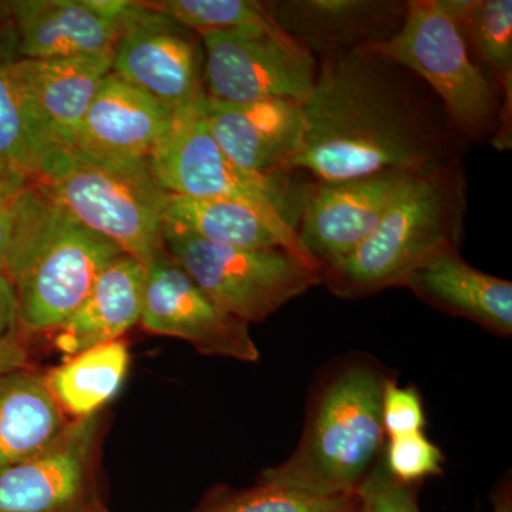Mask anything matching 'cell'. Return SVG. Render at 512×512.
I'll list each match as a JSON object with an SVG mask.
<instances>
[{
  "label": "cell",
  "instance_id": "16",
  "mask_svg": "<svg viewBox=\"0 0 512 512\" xmlns=\"http://www.w3.org/2000/svg\"><path fill=\"white\" fill-rule=\"evenodd\" d=\"M173 114L110 73L94 96L72 146L111 160H148L167 134Z\"/></svg>",
  "mask_w": 512,
  "mask_h": 512
},
{
  "label": "cell",
  "instance_id": "20",
  "mask_svg": "<svg viewBox=\"0 0 512 512\" xmlns=\"http://www.w3.org/2000/svg\"><path fill=\"white\" fill-rule=\"evenodd\" d=\"M147 268L126 254L103 272L79 308L55 330V348L66 357L119 340L140 323Z\"/></svg>",
  "mask_w": 512,
  "mask_h": 512
},
{
  "label": "cell",
  "instance_id": "15",
  "mask_svg": "<svg viewBox=\"0 0 512 512\" xmlns=\"http://www.w3.org/2000/svg\"><path fill=\"white\" fill-rule=\"evenodd\" d=\"M279 28L313 56L386 42L402 28V0H276L266 2Z\"/></svg>",
  "mask_w": 512,
  "mask_h": 512
},
{
  "label": "cell",
  "instance_id": "24",
  "mask_svg": "<svg viewBox=\"0 0 512 512\" xmlns=\"http://www.w3.org/2000/svg\"><path fill=\"white\" fill-rule=\"evenodd\" d=\"M130 365L126 342L114 340L66 357L45 377L50 393L67 416H92L119 393Z\"/></svg>",
  "mask_w": 512,
  "mask_h": 512
},
{
  "label": "cell",
  "instance_id": "19",
  "mask_svg": "<svg viewBox=\"0 0 512 512\" xmlns=\"http://www.w3.org/2000/svg\"><path fill=\"white\" fill-rule=\"evenodd\" d=\"M423 301L477 325L512 335V284L484 274L464 261L460 248H447L424 262L404 279Z\"/></svg>",
  "mask_w": 512,
  "mask_h": 512
},
{
  "label": "cell",
  "instance_id": "4",
  "mask_svg": "<svg viewBox=\"0 0 512 512\" xmlns=\"http://www.w3.org/2000/svg\"><path fill=\"white\" fill-rule=\"evenodd\" d=\"M466 188L461 160L420 175L363 244L320 272V282L333 295L346 299L402 286L414 269L434 255L460 248Z\"/></svg>",
  "mask_w": 512,
  "mask_h": 512
},
{
  "label": "cell",
  "instance_id": "33",
  "mask_svg": "<svg viewBox=\"0 0 512 512\" xmlns=\"http://www.w3.org/2000/svg\"><path fill=\"white\" fill-rule=\"evenodd\" d=\"M493 512H512L510 488H504V490L497 495V500L494 501Z\"/></svg>",
  "mask_w": 512,
  "mask_h": 512
},
{
  "label": "cell",
  "instance_id": "9",
  "mask_svg": "<svg viewBox=\"0 0 512 512\" xmlns=\"http://www.w3.org/2000/svg\"><path fill=\"white\" fill-rule=\"evenodd\" d=\"M200 37L210 99L235 104L308 99L318 60L279 26Z\"/></svg>",
  "mask_w": 512,
  "mask_h": 512
},
{
  "label": "cell",
  "instance_id": "32",
  "mask_svg": "<svg viewBox=\"0 0 512 512\" xmlns=\"http://www.w3.org/2000/svg\"><path fill=\"white\" fill-rule=\"evenodd\" d=\"M32 181L28 175L0 163V274H5L6 254L16 207Z\"/></svg>",
  "mask_w": 512,
  "mask_h": 512
},
{
  "label": "cell",
  "instance_id": "34",
  "mask_svg": "<svg viewBox=\"0 0 512 512\" xmlns=\"http://www.w3.org/2000/svg\"><path fill=\"white\" fill-rule=\"evenodd\" d=\"M90 512H109V511H107L106 508H104V507H99V508H96V510H93Z\"/></svg>",
  "mask_w": 512,
  "mask_h": 512
},
{
  "label": "cell",
  "instance_id": "2",
  "mask_svg": "<svg viewBox=\"0 0 512 512\" xmlns=\"http://www.w3.org/2000/svg\"><path fill=\"white\" fill-rule=\"evenodd\" d=\"M123 254L33 180L16 207L5 265L23 328L55 332Z\"/></svg>",
  "mask_w": 512,
  "mask_h": 512
},
{
  "label": "cell",
  "instance_id": "10",
  "mask_svg": "<svg viewBox=\"0 0 512 512\" xmlns=\"http://www.w3.org/2000/svg\"><path fill=\"white\" fill-rule=\"evenodd\" d=\"M197 35L143 2H133L113 50L111 73L175 113L207 99Z\"/></svg>",
  "mask_w": 512,
  "mask_h": 512
},
{
  "label": "cell",
  "instance_id": "6",
  "mask_svg": "<svg viewBox=\"0 0 512 512\" xmlns=\"http://www.w3.org/2000/svg\"><path fill=\"white\" fill-rule=\"evenodd\" d=\"M204 104L173 114L167 134L148 157L157 183L171 194L244 205L268 225L286 251L320 274L296 231L303 185L291 183L292 173L258 177L232 163L208 130Z\"/></svg>",
  "mask_w": 512,
  "mask_h": 512
},
{
  "label": "cell",
  "instance_id": "7",
  "mask_svg": "<svg viewBox=\"0 0 512 512\" xmlns=\"http://www.w3.org/2000/svg\"><path fill=\"white\" fill-rule=\"evenodd\" d=\"M366 49L426 83L467 141L494 136L501 109L497 87L471 55L443 0H410L396 35Z\"/></svg>",
  "mask_w": 512,
  "mask_h": 512
},
{
  "label": "cell",
  "instance_id": "30",
  "mask_svg": "<svg viewBox=\"0 0 512 512\" xmlns=\"http://www.w3.org/2000/svg\"><path fill=\"white\" fill-rule=\"evenodd\" d=\"M362 512H420L412 485L394 480L383 456L357 490Z\"/></svg>",
  "mask_w": 512,
  "mask_h": 512
},
{
  "label": "cell",
  "instance_id": "29",
  "mask_svg": "<svg viewBox=\"0 0 512 512\" xmlns=\"http://www.w3.org/2000/svg\"><path fill=\"white\" fill-rule=\"evenodd\" d=\"M23 330L15 289L8 276L0 274V376L28 369Z\"/></svg>",
  "mask_w": 512,
  "mask_h": 512
},
{
  "label": "cell",
  "instance_id": "3",
  "mask_svg": "<svg viewBox=\"0 0 512 512\" xmlns=\"http://www.w3.org/2000/svg\"><path fill=\"white\" fill-rule=\"evenodd\" d=\"M387 376L370 360L340 363L313 396L299 446L261 483L335 497L356 494L382 458V397Z\"/></svg>",
  "mask_w": 512,
  "mask_h": 512
},
{
  "label": "cell",
  "instance_id": "14",
  "mask_svg": "<svg viewBox=\"0 0 512 512\" xmlns=\"http://www.w3.org/2000/svg\"><path fill=\"white\" fill-rule=\"evenodd\" d=\"M204 119L232 163L258 177L292 173L305 134L302 103L288 99L222 103L207 96Z\"/></svg>",
  "mask_w": 512,
  "mask_h": 512
},
{
  "label": "cell",
  "instance_id": "22",
  "mask_svg": "<svg viewBox=\"0 0 512 512\" xmlns=\"http://www.w3.org/2000/svg\"><path fill=\"white\" fill-rule=\"evenodd\" d=\"M70 421L45 377L28 369L0 376V473L52 443Z\"/></svg>",
  "mask_w": 512,
  "mask_h": 512
},
{
  "label": "cell",
  "instance_id": "8",
  "mask_svg": "<svg viewBox=\"0 0 512 512\" xmlns=\"http://www.w3.org/2000/svg\"><path fill=\"white\" fill-rule=\"evenodd\" d=\"M164 248L212 301L248 325L320 282L315 268L284 248L225 247L167 225Z\"/></svg>",
  "mask_w": 512,
  "mask_h": 512
},
{
  "label": "cell",
  "instance_id": "17",
  "mask_svg": "<svg viewBox=\"0 0 512 512\" xmlns=\"http://www.w3.org/2000/svg\"><path fill=\"white\" fill-rule=\"evenodd\" d=\"M113 55L22 59L13 64L23 92L57 143L72 146Z\"/></svg>",
  "mask_w": 512,
  "mask_h": 512
},
{
  "label": "cell",
  "instance_id": "25",
  "mask_svg": "<svg viewBox=\"0 0 512 512\" xmlns=\"http://www.w3.org/2000/svg\"><path fill=\"white\" fill-rule=\"evenodd\" d=\"M164 221L167 227L195 235L211 244L235 248H284L255 212L235 202L167 192Z\"/></svg>",
  "mask_w": 512,
  "mask_h": 512
},
{
  "label": "cell",
  "instance_id": "31",
  "mask_svg": "<svg viewBox=\"0 0 512 512\" xmlns=\"http://www.w3.org/2000/svg\"><path fill=\"white\" fill-rule=\"evenodd\" d=\"M384 433L390 437L420 433L426 424L423 402L414 387H400L387 379L382 397Z\"/></svg>",
  "mask_w": 512,
  "mask_h": 512
},
{
  "label": "cell",
  "instance_id": "18",
  "mask_svg": "<svg viewBox=\"0 0 512 512\" xmlns=\"http://www.w3.org/2000/svg\"><path fill=\"white\" fill-rule=\"evenodd\" d=\"M9 10L22 59L113 55L120 33L87 0H16Z\"/></svg>",
  "mask_w": 512,
  "mask_h": 512
},
{
  "label": "cell",
  "instance_id": "26",
  "mask_svg": "<svg viewBox=\"0 0 512 512\" xmlns=\"http://www.w3.org/2000/svg\"><path fill=\"white\" fill-rule=\"evenodd\" d=\"M143 3L198 36L278 26L266 2L255 0H158Z\"/></svg>",
  "mask_w": 512,
  "mask_h": 512
},
{
  "label": "cell",
  "instance_id": "12",
  "mask_svg": "<svg viewBox=\"0 0 512 512\" xmlns=\"http://www.w3.org/2000/svg\"><path fill=\"white\" fill-rule=\"evenodd\" d=\"M417 177L390 171L303 185L296 231L319 271L338 264L363 244Z\"/></svg>",
  "mask_w": 512,
  "mask_h": 512
},
{
  "label": "cell",
  "instance_id": "28",
  "mask_svg": "<svg viewBox=\"0 0 512 512\" xmlns=\"http://www.w3.org/2000/svg\"><path fill=\"white\" fill-rule=\"evenodd\" d=\"M383 463L387 473L406 485H413L427 477L439 476L443 471V453L431 443L423 431L407 436L390 437Z\"/></svg>",
  "mask_w": 512,
  "mask_h": 512
},
{
  "label": "cell",
  "instance_id": "23",
  "mask_svg": "<svg viewBox=\"0 0 512 512\" xmlns=\"http://www.w3.org/2000/svg\"><path fill=\"white\" fill-rule=\"evenodd\" d=\"M18 57L15 29L0 30V163L36 180L60 143L20 86L13 70Z\"/></svg>",
  "mask_w": 512,
  "mask_h": 512
},
{
  "label": "cell",
  "instance_id": "13",
  "mask_svg": "<svg viewBox=\"0 0 512 512\" xmlns=\"http://www.w3.org/2000/svg\"><path fill=\"white\" fill-rule=\"evenodd\" d=\"M141 328L185 340L207 356L259 360L248 323L220 308L164 251L147 268Z\"/></svg>",
  "mask_w": 512,
  "mask_h": 512
},
{
  "label": "cell",
  "instance_id": "11",
  "mask_svg": "<svg viewBox=\"0 0 512 512\" xmlns=\"http://www.w3.org/2000/svg\"><path fill=\"white\" fill-rule=\"evenodd\" d=\"M100 413L74 419L52 443L0 473V512H90L96 491Z\"/></svg>",
  "mask_w": 512,
  "mask_h": 512
},
{
  "label": "cell",
  "instance_id": "5",
  "mask_svg": "<svg viewBox=\"0 0 512 512\" xmlns=\"http://www.w3.org/2000/svg\"><path fill=\"white\" fill-rule=\"evenodd\" d=\"M35 181L76 220L146 268L165 251L167 192L148 160H111L59 144Z\"/></svg>",
  "mask_w": 512,
  "mask_h": 512
},
{
  "label": "cell",
  "instance_id": "21",
  "mask_svg": "<svg viewBox=\"0 0 512 512\" xmlns=\"http://www.w3.org/2000/svg\"><path fill=\"white\" fill-rule=\"evenodd\" d=\"M463 33L468 50L493 80L500 96L497 128L490 143L512 146V2L511 0H443Z\"/></svg>",
  "mask_w": 512,
  "mask_h": 512
},
{
  "label": "cell",
  "instance_id": "1",
  "mask_svg": "<svg viewBox=\"0 0 512 512\" xmlns=\"http://www.w3.org/2000/svg\"><path fill=\"white\" fill-rule=\"evenodd\" d=\"M302 110L292 173L318 181L431 173L468 143L426 83L366 47L322 57Z\"/></svg>",
  "mask_w": 512,
  "mask_h": 512
},
{
  "label": "cell",
  "instance_id": "27",
  "mask_svg": "<svg viewBox=\"0 0 512 512\" xmlns=\"http://www.w3.org/2000/svg\"><path fill=\"white\" fill-rule=\"evenodd\" d=\"M195 512H362L356 494L322 495L261 483L212 495Z\"/></svg>",
  "mask_w": 512,
  "mask_h": 512
}]
</instances>
